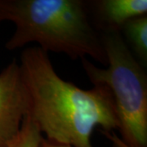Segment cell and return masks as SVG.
<instances>
[{"label": "cell", "instance_id": "9", "mask_svg": "<svg viewBox=\"0 0 147 147\" xmlns=\"http://www.w3.org/2000/svg\"><path fill=\"white\" fill-rule=\"evenodd\" d=\"M39 147H70L68 146H63V145H59L57 143H54V142H49L46 139L42 138V142L40 143V146Z\"/></svg>", "mask_w": 147, "mask_h": 147}, {"label": "cell", "instance_id": "8", "mask_svg": "<svg viewBox=\"0 0 147 147\" xmlns=\"http://www.w3.org/2000/svg\"><path fill=\"white\" fill-rule=\"evenodd\" d=\"M101 132L110 140V142L113 143L114 147H131L130 146H128L127 143L123 142L120 137H118L115 133V131L107 132V131H101Z\"/></svg>", "mask_w": 147, "mask_h": 147}, {"label": "cell", "instance_id": "1", "mask_svg": "<svg viewBox=\"0 0 147 147\" xmlns=\"http://www.w3.org/2000/svg\"><path fill=\"white\" fill-rule=\"evenodd\" d=\"M20 70L28 101L27 115L47 141L70 147H93L91 137L119 130L115 106L103 86L84 90L62 79L48 54L38 47L22 51Z\"/></svg>", "mask_w": 147, "mask_h": 147}, {"label": "cell", "instance_id": "6", "mask_svg": "<svg viewBox=\"0 0 147 147\" xmlns=\"http://www.w3.org/2000/svg\"><path fill=\"white\" fill-rule=\"evenodd\" d=\"M129 45L135 53V57L146 66L147 64V16H138L128 21L122 28Z\"/></svg>", "mask_w": 147, "mask_h": 147}, {"label": "cell", "instance_id": "4", "mask_svg": "<svg viewBox=\"0 0 147 147\" xmlns=\"http://www.w3.org/2000/svg\"><path fill=\"white\" fill-rule=\"evenodd\" d=\"M27 111L26 92L14 59L0 72V147H7L15 139Z\"/></svg>", "mask_w": 147, "mask_h": 147}, {"label": "cell", "instance_id": "2", "mask_svg": "<svg viewBox=\"0 0 147 147\" xmlns=\"http://www.w3.org/2000/svg\"><path fill=\"white\" fill-rule=\"evenodd\" d=\"M5 21L16 26L6 43L9 51L36 42L47 53H65L74 60L89 56L107 65L101 37L90 21L87 1L0 0V21Z\"/></svg>", "mask_w": 147, "mask_h": 147}, {"label": "cell", "instance_id": "7", "mask_svg": "<svg viewBox=\"0 0 147 147\" xmlns=\"http://www.w3.org/2000/svg\"><path fill=\"white\" fill-rule=\"evenodd\" d=\"M42 138V134L26 114L17 136L7 147H39Z\"/></svg>", "mask_w": 147, "mask_h": 147}, {"label": "cell", "instance_id": "3", "mask_svg": "<svg viewBox=\"0 0 147 147\" xmlns=\"http://www.w3.org/2000/svg\"><path fill=\"white\" fill-rule=\"evenodd\" d=\"M101 41L107 67L81 59L93 86L109 90L119 122L122 140L131 147H147V75L121 32L104 31Z\"/></svg>", "mask_w": 147, "mask_h": 147}, {"label": "cell", "instance_id": "5", "mask_svg": "<svg viewBox=\"0 0 147 147\" xmlns=\"http://www.w3.org/2000/svg\"><path fill=\"white\" fill-rule=\"evenodd\" d=\"M104 31L121 32L128 21L146 15V0H99L88 2Z\"/></svg>", "mask_w": 147, "mask_h": 147}]
</instances>
